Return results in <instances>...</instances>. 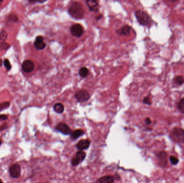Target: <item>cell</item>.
I'll use <instances>...</instances> for the list:
<instances>
[{
  "label": "cell",
  "mask_w": 184,
  "mask_h": 183,
  "mask_svg": "<svg viewBox=\"0 0 184 183\" xmlns=\"http://www.w3.org/2000/svg\"><path fill=\"white\" fill-rule=\"evenodd\" d=\"M90 141L89 139H82L77 143L76 147L79 150L83 151V150L87 149L90 147Z\"/></svg>",
  "instance_id": "7c38bea8"
},
{
  "label": "cell",
  "mask_w": 184,
  "mask_h": 183,
  "mask_svg": "<svg viewBox=\"0 0 184 183\" xmlns=\"http://www.w3.org/2000/svg\"><path fill=\"white\" fill-rule=\"evenodd\" d=\"M22 68L26 73H30L34 71L35 69V64L31 60H26L22 64Z\"/></svg>",
  "instance_id": "30bf717a"
},
{
  "label": "cell",
  "mask_w": 184,
  "mask_h": 183,
  "mask_svg": "<svg viewBox=\"0 0 184 183\" xmlns=\"http://www.w3.org/2000/svg\"><path fill=\"white\" fill-rule=\"evenodd\" d=\"M84 133L85 132L82 129H76L72 132L71 137L73 140H76L79 137H80L81 136H82Z\"/></svg>",
  "instance_id": "ac0fdd59"
},
{
  "label": "cell",
  "mask_w": 184,
  "mask_h": 183,
  "mask_svg": "<svg viewBox=\"0 0 184 183\" xmlns=\"http://www.w3.org/2000/svg\"><path fill=\"white\" fill-rule=\"evenodd\" d=\"M86 3L90 12H97L99 11V3L96 1L94 0L86 1Z\"/></svg>",
  "instance_id": "4fadbf2b"
},
{
  "label": "cell",
  "mask_w": 184,
  "mask_h": 183,
  "mask_svg": "<svg viewBox=\"0 0 184 183\" xmlns=\"http://www.w3.org/2000/svg\"><path fill=\"white\" fill-rule=\"evenodd\" d=\"M53 110L58 114H61L64 111V106L62 103H56L53 106Z\"/></svg>",
  "instance_id": "e0dca14e"
},
{
  "label": "cell",
  "mask_w": 184,
  "mask_h": 183,
  "mask_svg": "<svg viewBox=\"0 0 184 183\" xmlns=\"http://www.w3.org/2000/svg\"><path fill=\"white\" fill-rule=\"evenodd\" d=\"M70 32L74 37L80 38L83 34L84 30L82 25L79 24H76L72 25L70 28Z\"/></svg>",
  "instance_id": "5b68a950"
},
{
  "label": "cell",
  "mask_w": 184,
  "mask_h": 183,
  "mask_svg": "<svg viewBox=\"0 0 184 183\" xmlns=\"http://www.w3.org/2000/svg\"><path fill=\"white\" fill-rule=\"evenodd\" d=\"M158 158L159 159V162L160 165L163 167H166L168 162H167V155L165 152L162 151L159 153L158 155Z\"/></svg>",
  "instance_id": "9a60e30c"
},
{
  "label": "cell",
  "mask_w": 184,
  "mask_h": 183,
  "mask_svg": "<svg viewBox=\"0 0 184 183\" xmlns=\"http://www.w3.org/2000/svg\"><path fill=\"white\" fill-rule=\"evenodd\" d=\"M8 37L7 32L2 30L0 32V50H6L9 48L10 45L5 43Z\"/></svg>",
  "instance_id": "9c48e42d"
},
{
  "label": "cell",
  "mask_w": 184,
  "mask_h": 183,
  "mask_svg": "<svg viewBox=\"0 0 184 183\" xmlns=\"http://www.w3.org/2000/svg\"><path fill=\"white\" fill-rule=\"evenodd\" d=\"M3 64V61L2 59H0V67L2 66Z\"/></svg>",
  "instance_id": "83f0119b"
},
{
  "label": "cell",
  "mask_w": 184,
  "mask_h": 183,
  "mask_svg": "<svg viewBox=\"0 0 184 183\" xmlns=\"http://www.w3.org/2000/svg\"><path fill=\"white\" fill-rule=\"evenodd\" d=\"M131 27L128 25H124L120 28V29L117 30L118 34L121 36H128L130 33Z\"/></svg>",
  "instance_id": "5bb4252c"
},
{
  "label": "cell",
  "mask_w": 184,
  "mask_h": 183,
  "mask_svg": "<svg viewBox=\"0 0 184 183\" xmlns=\"http://www.w3.org/2000/svg\"><path fill=\"white\" fill-rule=\"evenodd\" d=\"M10 104L9 102H5L0 103V112L9 108Z\"/></svg>",
  "instance_id": "7402d4cb"
},
{
  "label": "cell",
  "mask_w": 184,
  "mask_h": 183,
  "mask_svg": "<svg viewBox=\"0 0 184 183\" xmlns=\"http://www.w3.org/2000/svg\"><path fill=\"white\" fill-rule=\"evenodd\" d=\"M21 169L19 165L15 163L10 167L9 173L12 178H19L21 176Z\"/></svg>",
  "instance_id": "ba28073f"
},
{
  "label": "cell",
  "mask_w": 184,
  "mask_h": 183,
  "mask_svg": "<svg viewBox=\"0 0 184 183\" xmlns=\"http://www.w3.org/2000/svg\"><path fill=\"white\" fill-rule=\"evenodd\" d=\"M171 136L175 142L182 143H184V130L182 128L176 127L173 129Z\"/></svg>",
  "instance_id": "3957f363"
},
{
  "label": "cell",
  "mask_w": 184,
  "mask_h": 183,
  "mask_svg": "<svg viewBox=\"0 0 184 183\" xmlns=\"http://www.w3.org/2000/svg\"><path fill=\"white\" fill-rule=\"evenodd\" d=\"M170 161L171 164H172L173 165H177L179 163L178 158L174 156H171L170 157Z\"/></svg>",
  "instance_id": "cb8c5ba5"
},
{
  "label": "cell",
  "mask_w": 184,
  "mask_h": 183,
  "mask_svg": "<svg viewBox=\"0 0 184 183\" xmlns=\"http://www.w3.org/2000/svg\"><path fill=\"white\" fill-rule=\"evenodd\" d=\"M143 102L145 104L149 105H150L151 104V99L149 97H145L143 99Z\"/></svg>",
  "instance_id": "d4e9b609"
},
{
  "label": "cell",
  "mask_w": 184,
  "mask_h": 183,
  "mask_svg": "<svg viewBox=\"0 0 184 183\" xmlns=\"http://www.w3.org/2000/svg\"><path fill=\"white\" fill-rule=\"evenodd\" d=\"M1 144H2V140H1V138H0V146L1 145Z\"/></svg>",
  "instance_id": "f1b7e54d"
},
{
  "label": "cell",
  "mask_w": 184,
  "mask_h": 183,
  "mask_svg": "<svg viewBox=\"0 0 184 183\" xmlns=\"http://www.w3.org/2000/svg\"><path fill=\"white\" fill-rule=\"evenodd\" d=\"M34 46L37 50H44L46 46V43L44 41V38L41 36H37L34 42Z\"/></svg>",
  "instance_id": "8fae6325"
},
{
  "label": "cell",
  "mask_w": 184,
  "mask_h": 183,
  "mask_svg": "<svg viewBox=\"0 0 184 183\" xmlns=\"http://www.w3.org/2000/svg\"><path fill=\"white\" fill-rule=\"evenodd\" d=\"M136 19L138 23L143 26H147L150 23V19L148 14L141 10H137L135 13Z\"/></svg>",
  "instance_id": "7a4b0ae2"
},
{
  "label": "cell",
  "mask_w": 184,
  "mask_h": 183,
  "mask_svg": "<svg viewBox=\"0 0 184 183\" xmlns=\"http://www.w3.org/2000/svg\"><path fill=\"white\" fill-rule=\"evenodd\" d=\"M68 13L73 19H80L85 16V10L83 5L78 2H73L68 8Z\"/></svg>",
  "instance_id": "6da1fadb"
},
{
  "label": "cell",
  "mask_w": 184,
  "mask_h": 183,
  "mask_svg": "<svg viewBox=\"0 0 184 183\" xmlns=\"http://www.w3.org/2000/svg\"><path fill=\"white\" fill-rule=\"evenodd\" d=\"M114 177L111 175H107L100 177L97 181V183H114Z\"/></svg>",
  "instance_id": "2e32d148"
},
{
  "label": "cell",
  "mask_w": 184,
  "mask_h": 183,
  "mask_svg": "<svg viewBox=\"0 0 184 183\" xmlns=\"http://www.w3.org/2000/svg\"><path fill=\"white\" fill-rule=\"evenodd\" d=\"M75 98L79 103H83L88 101L90 98V93L86 90H80L75 94Z\"/></svg>",
  "instance_id": "277c9868"
},
{
  "label": "cell",
  "mask_w": 184,
  "mask_h": 183,
  "mask_svg": "<svg viewBox=\"0 0 184 183\" xmlns=\"http://www.w3.org/2000/svg\"><path fill=\"white\" fill-rule=\"evenodd\" d=\"M174 82L177 85H181L184 83V78L182 76H178L174 79Z\"/></svg>",
  "instance_id": "ffe728a7"
},
{
  "label": "cell",
  "mask_w": 184,
  "mask_h": 183,
  "mask_svg": "<svg viewBox=\"0 0 184 183\" xmlns=\"http://www.w3.org/2000/svg\"><path fill=\"white\" fill-rule=\"evenodd\" d=\"M8 119V116L7 115H0V120H6Z\"/></svg>",
  "instance_id": "484cf974"
},
{
  "label": "cell",
  "mask_w": 184,
  "mask_h": 183,
  "mask_svg": "<svg viewBox=\"0 0 184 183\" xmlns=\"http://www.w3.org/2000/svg\"><path fill=\"white\" fill-rule=\"evenodd\" d=\"M178 109L180 112L184 114V98H182L178 104Z\"/></svg>",
  "instance_id": "44dd1931"
},
{
  "label": "cell",
  "mask_w": 184,
  "mask_h": 183,
  "mask_svg": "<svg viewBox=\"0 0 184 183\" xmlns=\"http://www.w3.org/2000/svg\"><path fill=\"white\" fill-rule=\"evenodd\" d=\"M89 74V70L85 67H81L79 71V75L82 78H85Z\"/></svg>",
  "instance_id": "d6986e66"
},
{
  "label": "cell",
  "mask_w": 184,
  "mask_h": 183,
  "mask_svg": "<svg viewBox=\"0 0 184 183\" xmlns=\"http://www.w3.org/2000/svg\"><path fill=\"white\" fill-rule=\"evenodd\" d=\"M0 183H3V182L1 179H0Z\"/></svg>",
  "instance_id": "f546056e"
},
{
  "label": "cell",
  "mask_w": 184,
  "mask_h": 183,
  "mask_svg": "<svg viewBox=\"0 0 184 183\" xmlns=\"http://www.w3.org/2000/svg\"><path fill=\"white\" fill-rule=\"evenodd\" d=\"M55 130L58 132L62 133L64 135H68L71 134L72 130L66 124L64 123H59L55 126Z\"/></svg>",
  "instance_id": "52a82bcc"
},
{
  "label": "cell",
  "mask_w": 184,
  "mask_h": 183,
  "mask_svg": "<svg viewBox=\"0 0 184 183\" xmlns=\"http://www.w3.org/2000/svg\"><path fill=\"white\" fill-rule=\"evenodd\" d=\"M3 64L5 65V68L7 69L8 71H9L10 70L12 69V65H11V64L9 60L5 59L4 60Z\"/></svg>",
  "instance_id": "603a6c76"
},
{
  "label": "cell",
  "mask_w": 184,
  "mask_h": 183,
  "mask_svg": "<svg viewBox=\"0 0 184 183\" xmlns=\"http://www.w3.org/2000/svg\"><path fill=\"white\" fill-rule=\"evenodd\" d=\"M86 154L84 151L79 150L76 153L75 157L72 159L71 164L72 166L76 167L80 163L82 162L86 158Z\"/></svg>",
  "instance_id": "8992f818"
},
{
  "label": "cell",
  "mask_w": 184,
  "mask_h": 183,
  "mask_svg": "<svg viewBox=\"0 0 184 183\" xmlns=\"http://www.w3.org/2000/svg\"><path fill=\"white\" fill-rule=\"evenodd\" d=\"M145 124H147V125H149V124H151V120H150L149 118H147L145 119Z\"/></svg>",
  "instance_id": "4316f807"
}]
</instances>
